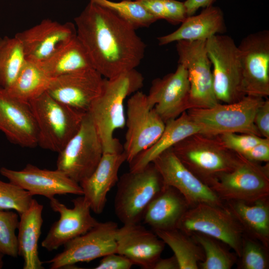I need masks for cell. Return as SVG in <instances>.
I'll list each match as a JSON object with an SVG mask.
<instances>
[{"label": "cell", "mask_w": 269, "mask_h": 269, "mask_svg": "<svg viewBox=\"0 0 269 269\" xmlns=\"http://www.w3.org/2000/svg\"><path fill=\"white\" fill-rule=\"evenodd\" d=\"M90 0L74 20L77 37L93 68L107 79L135 69L146 48L135 29L111 9Z\"/></svg>", "instance_id": "obj_1"}, {"label": "cell", "mask_w": 269, "mask_h": 269, "mask_svg": "<svg viewBox=\"0 0 269 269\" xmlns=\"http://www.w3.org/2000/svg\"><path fill=\"white\" fill-rule=\"evenodd\" d=\"M143 81L142 75L135 69L110 79L104 78L101 92L87 113L100 137L104 153L123 151L114 133L125 126V100L139 91Z\"/></svg>", "instance_id": "obj_2"}, {"label": "cell", "mask_w": 269, "mask_h": 269, "mask_svg": "<svg viewBox=\"0 0 269 269\" xmlns=\"http://www.w3.org/2000/svg\"><path fill=\"white\" fill-rule=\"evenodd\" d=\"M172 149L181 162L210 187L220 175L236 168L244 158L225 146L218 135L194 134Z\"/></svg>", "instance_id": "obj_3"}, {"label": "cell", "mask_w": 269, "mask_h": 269, "mask_svg": "<svg viewBox=\"0 0 269 269\" xmlns=\"http://www.w3.org/2000/svg\"><path fill=\"white\" fill-rule=\"evenodd\" d=\"M38 129V145L59 152L79 130L87 114L51 97L47 91L29 102Z\"/></svg>", "instance_id": "obj_4"}, {"label": "cell", "mask_w": 269, "mask_h": 269, "mask_svg": "<svg viewBox=\"0 0 269 269\" xmlns=\"http://www.w3.org/2000/svg\"><path fill=\"white\" fill-rule=\"evenodd\" d=\"M163 186L152 162L139 170L124 173L117 182L114 200L116 216L123 224L139 223L147 205Z\"/></svg>", "instance_id": "obj_5"}, {"label": "cell", "mask_w": 269, "mask_h": 269, "mask_svg": "<svg viewBox=\"0 0 269 269\" xmlns=\"http://www.w3.org/2000/svg\"><path fill=\"white\" fill-rule=\"evenodd\" d=\"M264 100V98L246 95L234 103H218L211 108L190 109L186 112L200 126L203 134L217 135L235 133L261 136L254 120L257 109Z\"/></svg>", "instance_id": "obj_6"}, {"label": "cell", "mask_w": 269, "mask_h": 269, "mask_svg": "<svg viewBox=\"0 0 269 269\" xmlns=\"http://www.w3.org/2000/svg\"><path fill=\"white\" fill-rule=\"evenodd\" d=\"M211 66L215 94L219 103H232L246 96L237 45L226 35L217 34L206 41Z\"/></svg>", "instance_id": "obj_7"}, {"label": "cell", "mask_w": 269, "mask_h": 269, "mask_svg": "<svg viewBox=\"0 0 269 269\" xmlns=\"http://www.w3.org/2000/svg\"><path fill=\"white\" fill-rule=\"evenodd\" d=\"M103 153L100 137L87 113L78 132L58 152L56 169L79 183L94 171Z\"/></svg>", "instance_id": "obj_8"}, {"label": "cell", "mask_w": 269, "mask_h": 269, "mask_svg": "<svg viewBox=\"0 0 269 269\" xmlns=\"http://www.w3.org/2000/svg\"><path fill=\"white\" fill-rule=\"evenodd\" d=\"M177 228L190 235L199 232L215 238L227 245L238 257L244 232L240 224L225 206L199 204L189 208Z\"/></svg>", "instance_id": "obj_9"}, {"label": "cell", "mask_w": 269, "mask_h": 269, "mask_svg": "<svg viewBox=\"0 0 269 269\" xmlns=\"http://www.w3.org/2000/svg\"><path fill=\"white\" fill-rule=\"evenodd\" d=\"M210 188L224 201L253 203L269 198V163L244 157L232 171L220 175Z\"/></svg>", "instance_id": "obj_10"}, {"label": "cell", "mask_w": 269, "mask_h": 269, "mask_svg": "<svg viewBox=\"0 0 269 269\" xmlns=\"http://www.w3.org/2000/svg\"><path fill=\"white\" fill-rule=\"evenodd\" d=\"M206 41H179L176 45L178 63L185 68L188 74L189 109L209 108L219 103L214 92Z\"/></svg>", "instance_id": "obj_11"}, {"label": "cell", "mask_w": 269, "mask_h": 269, "mask_svg": "<svg viewBox=\"0 0 269 269\" xmlns=\"http://www.w3.org/2000/svg\"><path fill=\"white\" fill-rule=\"evenodd\" d=\"M165 123L148 105L146 95L137 91L127 101L125 126L127 129L123 151L130 162L160 137Z\"/></svg>", "instance_id": "obj_12"}, {"label": "cell", "mask_w": 269, "mask_h": 269, "mask_svg": "<svg viewBox=\"0 0 269 269\" xmlns=\"http://www.w3.org/2000/svg\"><path fill=\"white\" fill-rule=\"evenodd\" d=\"M245 95L267 98L269 95V31L248 35L237 45Z\"/></svg>", "instance_id": "obj_13"}, {"label": "cell", "mask_w": 269, "mask_h": 269, "mask_svg": "<svg viewBox=\"0 0 269 269\" xmlns=\"http://www.w3.org/2000/svg\"><path fill=\"white\" fill-rule=\"evenodd\" d=\"M116 223L98 222L86 233L71 240L63 251L46 262L51 269H60L81 262H88L117 253Z\"/></svg>", "instance_id": "obj_14"}, {"label": "cell", "mask_w": 269, "mask_h": 269, "mask_svg": "<svg viewBox=\"0 0 269 269\" xmlns=\"http://www.w3.org/2000/svg\"><path fill=\"white\" fill-rule=\"evenodd\" d=\"M152 162L161 175L164 185L179 191L190 208L201 203L224 206V202L181 162L172 147L162 152Z\"/></svg>", "instance_id": "obj_15"}, {"label": "cell", "mask_w": 269, "mask_h": 269, "mask_svg": "<svg viewBox=\"0 0 269 269\" xmlns=\"http://www.w3.org/2000/svg\"><path fill=\"white\" fill-rule=\"evenodd\" d=\"M104 78L93 68L52 78L47 92L54 99L83 113H87L100 94Z\"/></svg>", "instance_id": "obj_16"}, {"label": "cell", "mask_w": 269, "mask_h": 269, "mask_svg": "<svg viewBox=\"0 0 269 269\" xmlns=\"http://www.w3.org/2000/svg\"><path fill=\"white\" fill-rule=\"evenodd\" d=\"M49 201L51 208L60 215L59 220L52 224L41 244L49 252L86 233L98 223L91 215L90 206L83 195L72 200V208L54 197Z\"/></svg>", "instance_id": "obj_17"}, {"label": "cell", "mask_w": 269, "mask_h": 269, "mask_svg": "<svg viewBox=\"0 0 269 269\" xmlns=\"http://www.w3.org/2000/svg\"><path fill=\"white\" fill-rule=\"evenodd\" d=\"M189 90L187 70L179 64L174 72L152 81L147 102L165 123L189 109Z\"/></svg>", "instance_id": "obj_18"}, {"label": "cell", "mask_w": 269, "mask_h": 269, "mask_svg": "<svg viewBox=\"0 0 269 269\" xmlns=\"http://www.w3.org/2000/svg\"><path fill=\"white\" fill-rule=\"evenodd\" d=\"M0 174L11 182L29 192L32 196L40 195L49 199L56 195L68 194L83 195L79 183L56 169H41L27 164L22 169L14 170L2 167Z\"/></svg>", "instance_id": "obj_19"}, {"label": "cell", "mask_w": 269, "mask_h": 269, "mask_svg": "<svg viewBox=\"0 0 269 269\" xmlns=\"http://www.w3.org/2000/svg\"><path fill=\"white\" fill-rule=\"evenodd\" d=\"M76 36V29L73 23H61L49 19L15 35L22 45L25 59L36 62L46 59Z\"/></svg>", "instance_id": "obj_20"}, {"label": "cell", "mask_w": 269, "mask_h": 269, "mask_svg": "<svg viewBox=\"0 0 269 269\" xmlns=\"http://www.w3.org/2000/svg\"><path fill=\"white\" fill-rule=\"evenodd\" d=\"M0 131L22 147L38 145V129L29 103L0 89Z\"/></svg>", "instance_id": "obj_21"}, {"label": "cell", "mask_w": 269, "mask_h": 269, "mask_svg": "<svg viewBox=\"0 0 269 269\" xmlns=\"http://www.w3.org/2000/svg\"><path fill=\"white\" fill-rule=\"evenodd\" d=\"M116 241L117 253L145 269H152L165 245L153 231L138 223L124 224L118 228Z\"/></svg>", "instance_id": "obj_22"}, {"label": "cell", "mask_w": 269, "mask_h": 269, "mask_svg": "<svg viewBox=\"0 0 269 269\" xmlns=\"http://www.w3.org/2000/svg\"><path fill=\"white\" fill-rule=\"evenodd\" d=\"M126 161L124 152L104 153L94 171L79 184L83 196L96 214L104 211L108 192L118 182V173Z\"/></svg>", "instance_id": "obj_23"}, {"label": "cell", "mask_w": 269, "mask_h": 269, "mask_svg": "<svg viewBox=\"0 0 269 269\" xmlns=\"http://www.w3.org/2000/svg\"><path fill=\"white\" fill-rule=\"evenodd\" d=\"M226 30L222 10L212 5L204 8L199 14L187 16L176 30L158 37L157 40L159 45L179 41L207 40Z\"/></svg>", "instance_id": "obj_24"}, {"label": "cell", "mask_w": 269, "mask_h": 269, "mask_svg": "<svg viewBox=\"0 0 269 269\" xmlns=\"http://www.w3.org/2000/svg\"><path fill=\"white\" fill-rule=\"evenodd\" d=\"M189 208L179 191L164 185L147 205L142 220L153 231L174 229Z\"/></svg>", "instance_id": "obj_25"}, {"label": "cell", "mask_w": 269, "mask_h": 269, "mask_svg": "<svg viewBox=\"0 0 269 269\" xmlns=\"http://www.w3.org/2000/svg\"><path fill=\"white\" fill-rule=\"evenodd\" d=\"M158 139L150 147L138 153L130 162V171L139 170L160 154L171 148L184 139L196 134H202V129L184 112L176 119L167 121Z\"/></svg>", "instance_id": "obj_26"}, {"label": "cell", "mask_w": 269, "mask_h": 269, "mask_svg": "<svg viewBox=\"0 0 269 269\" xmlns=\"http://www.w3.org/2000/svg\"><path fill=\"white\" fill-rule=\"evenodd\" d=\"M43 205L33 199L29 207L19 215L18 252L24 261L23 269H44L38 250L43 224Z\"/></svg>", "instance_id": "obj_27"}, {"label": "cell", "mask_w": 269, "mask_h": 269, "mask_svg": "<svg viewBox=\"0 0 269 269\" xmlns=\"http://www.w3.org/2000/svg\"><path fill=\"white\" fill-rule=\"evenodd\" d=\"M224 205L245 235L269 248V198L253 203L227 201Z\"/></svg>", "instance_id": "obj_28"}, {"label": "cell", "mask_w": 269, "mask_h": 269, "mask_svg": "<svg viewBox=\"0 0 269 269\" xmlns=\"http://www.w3.org/2000/svg\"><path fill=\"white\" fill-rule=\"evenodd\" d=\"M37 63L51 79L93 68L86 50L77 36L61 45L46 59Z\"/></svg>", "instance_id": "obj_29"}, {"label": "cell", "mask_w": 269, "mask_h": 269, "mask_svg": "<svg viewBox=\"0 0 269 269\" xmlns=\"http://www.w3.org/2000/svg\"><path fill=\"white\" fill-rule=\"evenodd\" d=\"M51 79L37 62L25 59L14 82L4 90L13 97L29 103L47 91Z\"/></svg>", "instance_id": "obj_30"}, {"label": "cell", "mask_w": 269, "mask_h": 269, "mask_svg": "<svg viewBox=\"0 0 269 269\" xmlns=\"http://www.w3.org/2000/svg\"><path fill=\"white\" fill-rule=\"evenodd\" d=\"M172 250L179 269H198L205 258L202 247L188 235L177 228L153 231Z\"/></svg>", "instance_id": "obj_31"}, {"label": "cell", "mask_w": 269, "mask_h": 269, "mask_svg": "<svg viewBox=\"0 0 269 269\" xmlns=\"http://www.w3.org/2000/svg\"><path fill=\"white\" fill-rule=\"evenodd\" d=\"M25 61L22 45L15 36L0 37V89L10 87Z\"/></svg>", "instance_id": "obj_32"}, {"label": "cell", "mask_w": 269, "mask_h": 269, "mask_svg": "<svg viewBox=\"0 0 269 269\" xmlns=\"http://www.w3.org/2000/svg\"><path fill=\"white\" fill-rule=\"evenodd\" d=\"M190 235L204 253V260L199 263V269H230L236 264L238 256L222 242L199 232L192 233Z\"/></svg>", "instance_id": "obj_33"}, {"label": "cell", "mask_w": 269, "mask_h": 269, "mask_svg": "<svg viewBox=\"0 0 269 269\" xmlns=\"http://www.w3.org/2000/svg\"><path fill=\"white\" fill-rule=\"evenodd\" d=\"M91 0L111 9L135 29L148 27L158 20L136 0Z\"/></svg>", "instance_id": "obj_34"}, {"label": "cell", "mask_w": 269, "mask_h": 269, "mask_svg": "<svg viewBox=\"0 0 269 269\" xmlns=\"http://www.w3.org/2000/svg\"><path fill=\"white\" fill-rule=\"evenodd\" d=\"M236 264L238 269H268L269 248L244 234Z\"/></svg>", "instance_id": "obj_35"}, {"label": "cell", "mask_w": 269, "mask_h": 269, "mask_svg": "<svg viewBox=\"0 0 269 269\" xmlns=\"http://www.w3.org/2000/svg\"><path fill=\"white\" fill-rule=\"evenodd\" d=\"M19 219L18 214L9 210H0V253L12 257L18 256L16 230Z\"/></svg>", "instance_id": "obj_36"}, {"label": "cell", "mask_w": 269, "mask_h": 269, "mask_svg": "<svg viewBox=\"0 0 269 269\" xmlns=\"http://www.w3.org/2000/svg\"><path fill=\"white\" fill-rule=\"evenodd\" d=\"M32 197L19 186L0 180V210H14L20 215L29 207Z\"/></svg>", "instance_id": "obj_37"}, {"label": "cell", "mask_w": 269, "mask_h": 269, "mask_svg": "<svg viewBox=\"0 0 269 269\" xmlns=\"http://www.w3.org/2000/svg\"><path fill=\"white\" fill-rule=\"evenodd\" d=\"M223 144L228 149L241 154L266 138L251 134L225 133L218 135Z\"/></svg>", "instance_id": "obj_38"}, {"label": "cell", "mask_w": 269, "mask_h": 269, "mask_svg": "<svg viewBox=\"0 0 269 269\" xmlns=\"http://www.w3.org/2000/svg\"><path fill=\"white\" fill-rule=\"evenodd\" d=\"M165 8V20L169 22L177 24L182 23L187 17L186 8L183 2L176 0H164Z\"/></svg>", "instance_id": "obj_39"}, {"label": "cell", "mask_w": 269, "mask_h": 269, "mask_svg": "<svg viewBox=\"0 0 269 269\" xmlns=\"http://www.w3.org/2000/svg\"><path fill=\"white\" fill-rule=\"evenodd\" d=\"M133 262L125 256L117 253L109 254L103 257L95 269H130Z\"/></svg>", "instance_id": "obj_40"}, {"label": "cell", "mask_w": 269, "mask_h": 269, "mask_svg": "<svg viewBox=\"0 0 269 269\" xmlns=\"http://www.w3.org/2000/svg\"><path fill=\"white\" fill-rule=\"evenodd\" d=\"M261 136L269 138V100H264L263 103L257 109L254 120Z\"/></svg>", "instance_id": "obj_41"}, {"label": "cell", "mask_w": 269, "mask_h": 269, "mask_svg": "<svg viewBox=\"0 0 269 269\" xmlns=\"http://www.w3.org/2000/svg\"><path fill=\"white\" fill-rule=\"evenodd\" d=\"M240 155L251 161L260 163L269 162V138H265L263 141Z\"/></svg>", "instance_id": "obj_42"}, {"label": "cell", "mask_w": 269, "mask_h": 269, "mask_svg": "<svg viewBox=\"0 0 269 269\" xmlns=\"http://www.w3.org/2000/svg\"><path fill=\"white\" fill-rule=\"evenodd\" d=\"M157 19L166 18L164 0H135Z\"/></svg>", "instance_id": "obj_43"}, {"label": "cell", "mask_w": 269, "mask_h": 269, "mask_svg": "<svg viewBox=\"0 0 269 269\" xmlns=\"http://www.w3.org/2000/svg\"><path fill=\"white\" fill-rule=\"evenodd\" d=\"M216 0H186L184 2L187 16L194 15L197 10L212 5Z\"/></svg>", "instance_id": "obj_44"}, {"label": "cell", "mask_w": 269, "mask_h": 269, "mask_svg": "<svg viewBox=\"0 0 269 269\" xmlns=\"http://www.w3.org/2000/svg\"><path fill=\"white\" fill-rule=\"evenodd\" d=\"M152 269H179L178 263L175 257L159 258L153 265Z\"/></svg>", "instance_id": "obj_45"}, {"label": "cell", "mask_w": 269, "mask_h": 269, "mask_svg": "<svg viewBox=\"0 0 269 269\" xmlns=\"http://www.w3.org/2000/svg\"><path fill=\"white\" fill-rule=\"evenodd\" d=\"M3 256L4 255L0 253V269L2 268V266H3L2 258Z\"/></svg>", "instance_id": "obj_46"}]
</instances>
